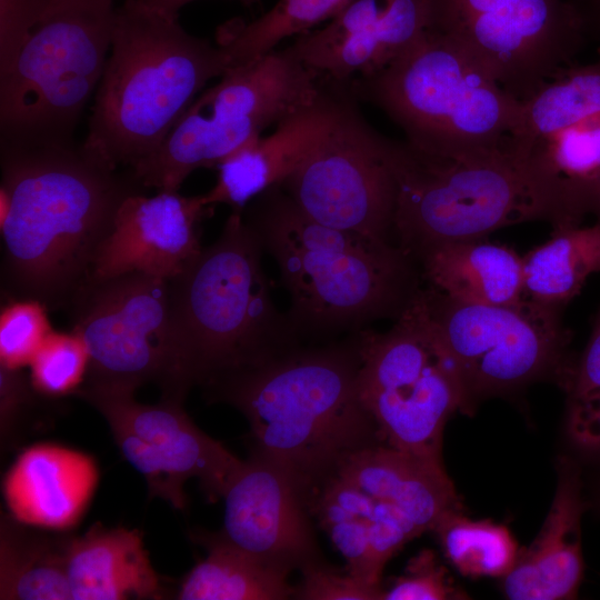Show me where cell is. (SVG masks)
Listing matches in <instances>:
<instances>
[{
	"mask_svg": "<svg viewBox=\"0 0 600 600\" xmlns=\"http://www.w3.org/2000/svg\"><path fill=\"white\" fill-rule=\"evenodd\" d=\"M587 40L600 43V0H570Z\"/></svg>",
	"mask_w": 600,
	"mask_h": 600,
	"instance_id": "41",
	"label": "cell"
},
{
	"mask_svg": "<svg viewBox=\"0 0 600 600\" xmlns=\"http://www.w3.org/2000/svg\"><path fill=\"white\" fill-rule=\"evenodd\" d=\"M69 309L72 331L89 354L82 386L134 392L153 382L161 397L184 400L169 279L139 272L88 277Z\"/></svg>",
	"mask_w": 600,
	"mask_h": 600,
	"instance_id": "12",
	"label": "cell"
},
{
	"mask_svg": "<svg viewBox=\"0 0 600 600\" xmlns=\"http://www.w3.org/2000/svg\"><path fill=\"white\" fill-rule=\"evenodd\" d=\"M99 480L94 459L81 451L38 443L23 450L3 481L10 514L29 526L66 531L83 516Z\"/></svg>",
	"mask_w": 600,
	"mask_h": 600,
	"instance_id": "20",
	"label": "cell"
},
{
	"mask_svg": "<svg viewBox=\"0 0 600 600\" xmlns=\"http://www.w3.org/2000/svg\"><path fill=\"white\" fill-rule=\"evenodd\" d=\"M213 208L202 194L159 191L152 197L142 192L129 196L96 253L89 277L130 272L176 277L201 251V223Z\"/></svg>",
	"mask_w": 600,
	"mask_h": 600,
	"instance_id": "17",
	"label": "cell"
},
{
	"mask_svg": "<svg viewBox=\"0 0 600 600\" xmlns=\"http://www.w3.org/2000/svg\"><path fill=\"white\" fill-rule=\"evenodd\" d=\"M586 510L578 466L558 462L556 493L532 543L520 550L503 578V592L512 600L574 599L583 579L581 519Z\"/></svg>",
	"mask_w": 600,
	"mask_h": 600,
	"instance_id": "19",
	"label": "cell"
},
{
	"mask_svg": "<svg viewBox=\"0 0 600 600\" xmlns=\"http://www.w3.org/2000/svg\"><path fill=\"white\" fill-rule=\"evenodd\" d=\"M598 54L589 64L563 68L521 101L514 152L538 137L600 113V48Z\"/></svg>",
	"mask_w": 600,
	"mask_h": 600,
	"instance_id": "30",
	"label": "cell"
},
{
	"mask_svg": "<svg viewBox=\"0 0 600 600\" xmlns=\"http://www.w3.org/2000/svg\"><path fill=\"white\" fill-rule=\"evenodd\" d=\"M207 550L182 579L179 600H281L294 596L289 571L268 566L230 544L218 533H196Z\"/></svg>",
	"mask_w": 600,
	"mask_h": 600,
	"instance_id": "28",
	"label": "cell"
},
{
	"mask_svg": "<svg viewBox=\"0 0 600 600\" xmlns=\"http://www.w3.org/2000/svg\"><path fill=\"white\" fill-rule=\"evenodd\" d=\"M422 296L430 320L452 366L466 411L481 398L571 371V333L556 308L527 298L502 306L452 300L428 287Z\"/></svg>",
	"mask_w": 600,
	"mask_h": 600,
	"instance_id": "11",
	"label": "cell"
},
{
	"mask_svg": "<svg viewBox=\"0 0 600 600\" xmlns=\"http://www.w3.org/2000/svg\"><path fill=\"white\" fill-rule=\"evenodd\" d=\"M76 394L106 419L122 457L146 480L149 497L174 509L186 508L184 484L192 478L210 501L222 498L242 464L194 424L182 399L161 397L156 404H144L136 401L134 392L88 386Z\"/></svg>",
	"mask_w": 600,
	"mask_h": 600,
	"instance_id": "15",
	"label": "cell"
},
{
	"mask_svg": "<svg viewBox=\"0 0 600 600\" xmlns=\"http://www.w3.org/2000/svg\"><path fill=\"white\" fill-rule=\"evenodd\" d=\"M66 571L72 600L167 598L138 529L96 523L71 536Z\"/></svg>",
	"mask_w": 600,
	"mask_h": 600,
	"instance_id": "25",
	"label": "cell"
},
{
	"mask_svg": "<svg viewBox=\"0 0 600 600\" xmlns=\"http://www.w3.org/2000/svg\"><path fill=\"white\" fill-rule=\"evenodd\" d=\"M433 531L449 562L468 578H504L514 567L519 547L507 526L472 520L453 511Z\"/></svg>",
	"mask_w": 600,
	"mask_h": 600,
	"instance_id": "32",
	"label": "cell"
},
{
	"mask_svg": "<svg viewBox=\"0 0 600 600\" xmlns=\"http://www.w3.org/2000/svg\"><path fill=\"white\" fill-rule=\"evenodd\" d=\"M89 354L83 340L71 332L52 331L30 363V380L46 398L76 393L83 384Z\"/></svg>",
	"mask_w": 600,
	"mask_h": 600,
	"instance_id": "33",
	"label": "cell"
},
{
	"mask_svg": "<svg viewBox=\"0 0 600 600\" xmlns=\"http://www.w3.org/2000/svg\"><path fill=\"white\" fill-rule=\"evenodd\" d=\"M242 217L277 263L301 340L397 319L420 290L418 263L399 246L319 223L279 184L249 202Z\"/></svg>",
	"mask_w": 600,
	"mask_h": 600,
	"instance_id": "2",
	"label": "cell"
},
{
	"mask_svg": "<svg viewBox=\"0 0 600 600\" xmlns=\"http://www.w3.org/2000/svg\"><path fill=\"white\" fill-rule=\"evenodd\" d=\"M294 596L306 600H381L383 588L366 583L351 573L342 574L313 561L302 569Z\"/></svg>",
	"mask_w": 600,
	"mask_h": 600,
	"instance_id": "36",
	"label": "cell"
},
{
	"mask_svg": "<svg viewBox=\"0 0 600 600\" xmlns=\"http://www.w3.org/2000/svg\"><path fill=\"white\" fill-rule=\"evenodd\" d=\"M396 182L392 234L416 261L438 244L482 239L511 224L546 220L514 154L451 158L380 133Z\"/></svg>",
	"mask_w": 600,
	"mask_h": 600,
	"instance_id": "7",
	"label": "cell"
},
{
	"mask_svg": "<svg viewBox=\"0 0 600 600\" xmlns=\"http://www.w3.org/2000/svg\"><path fill=\"white\" fill-rule=\"evenodd\" d=\"M568 430L580 448L600 451V389L570 399Z\"/></svg>",
	"mask_w": 600,
	"mask_h": 600,
	"instance_id": "39",
	"label": "cell"
},
{
	"mask_svg": "<svg viewBox=\"0 0 600 600\" xmlns=\"http://www.w3.org/2000/svg\"><path fill=\"white\" fill-rule=\"evenodd\" d=\"M49 310L32 299H10L0 314V364L21 369L53 331Z\"/></svg>",
	"mask_w": 600,
	"mask_h": 600,
	"instance_id": "34",
	"label": "cell"
},
{
	"mask_svg": "<svg viewBox=\"0 0 600 600\" xmlns=\"http://www.w3.org/2000/svg\"><path fill=\"white\" fill-rule=\"evenodd\" d=\"M353 0H278L259 18L243 22L228 21L219 28L218 46L237 67L276 49L286 38L309 32L331 20Z\"/></svg>",
	"mask_w": 600,
	"mask_h": 600,
	"instance_id": "31",
	"label": "cell"
},
{
	"mask_svg": "<svg viewBox=\"0 0 600 600\" xmlns=\"http://www.w3.org/2000/svg\"><path fill=\"white\" fill-rule=\"evenodd\" d=\"M360 363L358 331L340 342L296 346L206 392L241 411L253 453L283 467L310 496L350 453L380 440L359 397Z\"/></svg>",
	"mask_w": 600,
	"mask_h": 600,
	"instance_id": "3",
	"label": "cell"
},
{
	"mask_svg": "<svg viewBox=\"0 0 600 600\" xmlns=\"http://www.w3.org/2000/svg\"><path fill=\"white\" fill-rule=\"evenodd\" d=\"M563 388L570 399L600 389V310L586 348L578 361L572 364Z\"/></svg>",
	"mask_w": 600,
	"mask_h": 600,
	"instance_id": "40",
	"label": "cell"
},
{
	"mask_svg": "<svg viewBox=\"0 0 600 600\" xmlns=\"http://www.w3.org/2000/svg\"><path fill=\"white\" fill-rule=\"evenodd\" d=\"M367 494L398 508L420 533L462 510L443 463L387 444H370L344 458L336 473Z\"/></svg>",
	"mask_w": 600,
	"mask_h": 600,
	"instance_id": "23",
	"label": "cell"
},
{
	"mask_svg": "<svg viewBox=\"0 0 600 600\" xmlns=\"http://www.w3.org/2000/svg\"><path fill=\"white\" fill-rule=\"evenodd\" d=\"M310 507L348 564V572L382 588L386 563L408 541L416 527L396 507L378 500L333 474L314 492Z\"/></svg>",
	"mask_w": 600,
	"mask_h": 600,
	"instance_id": "22",
	"label": "cell"
},
{
	"mask_svg": "<svg viewBox=\"0 0 600 600\" xmlns=\"http://www.w3.org/2000/svg\"><path fill=\"white\" fill-rule=\"evenodd\" d=\"M359 344L358 392L380 441L442 462L444 426L466 407L422 288L388 331L360 330Z\"/></svg>",
	"mask_w": 600,
	"mask_h": 600,
	"instance_id": "10",
	"label": "cell"
},
{
	"mask_svg": "<svg viewBox=\"0 0 600 600\" xmlns=\"http://www.w3.org/2000/svg\"><path fill=\"white\" fill-rule=\"evenodd\" d=\"M220 534L250 557L286 571L317 561L309 493L283 467L256 453L231 478Z\"/></svg>",
	"mask_w": 600,
	"mask_h": 600,
	"instance_id": "16",
	"label": "cell"
},
{
	"mask_svg": "<svg viewBox=\"0 0 600 600\" xmlns=\"http://www.w3.org/2000/svg\"><path fill=\"white\" fill-rule=\"evenodd\" d=\"M522 259L524 297L560 309L580 292L591 274L600 272V222L556 228L547 242Z\"/></svg>",
	"mask_w": 600,
	"mask_h": 600,
	"instance_id": "29",
	"label": "cell"
},
{
	"mask_svg": "<svg viewBox=\"0 0 600 600\" xmlns=\"http://www.w3.org/2000/svg\"><path fill=\"white\" fill-rule=\"evenodd\" d=\"M334 82L326 78L323 92L310 108L280 123L274 131L239 149L217 166L216 184L206 204H228L242 212L256 197L279 184L300 163L328 122Z\"/></svg>",
	"mask_w": 600,
	"mask_h": 600,
	"instance_id": "24",
	"label": "cell"
},
{
	"mask_svg": "<svg viewBox=\"0 0 600 600\" xmlns=\"http://www.w3.org/2000/svg\"><path fill=\"white\" fill-rule=\"evenodd\" d=\"M230 67L220 46L190 34L178 17L123 0L83 147L113 169H132L158 150L201 89Z\"/></svg>",
	"mask_w": 600,
	"mask_h": 600,
	"instance_id": "4",
	"label": "cell"
},
{
	"mask_svg": "<svg viewBox=\"0 0 600 600\" xmlns=\"http://www.w3.org/2000/svg\"><path fill=\"white\" fill-rule=\"evenodd\" d=\"M52 0H0V72L11 63Z\"/></svg>",
	"mask_w": 600,
	"mask_h": 600,
	"instance_id": "38",
	"label": "cell"
},
{
	"mask_svg": "<svg viewBox=\"0 0 600 600\" xmlns=\"http://www.w3.org/2000/svg\"><path fill=\"white\" fill-rule=\"evenodd\" d=\"M326 78L291 47L230 68L197 97L150 157L131 170L142 188L178 191L200 168H217L229 156L313 106Z\"/></svg>",
	"mask_w": 600,
	"mask_h": 600,
	"instance_id": "8",
	"label": "cell"
},
{
	"mask_svg": "<svg viewBox=\"0 0 600 600\" xmlns=\"http://www.w3.org/2000/svg\"><path fill=\"white\" fill-rule=\"evenodd\" d=\"M50 531L1 517L0 599L72 600L66 571L71 534Z\"/></svg>",
	"mask_w": 600,
	"mask_h": 600,
	"instance_id": "27",
	"label": "cell"
},
{
	"mask_svg": "<svg viewBox=\"0 0 600 600\" xmlns=\"http://www.w3.org/2000/svg\"><path fill=\"white\" fill-rule=\"evenodd\" d=\"M114 0H52L0 72L1 142L69 141L101 80Z\"/></svg>",
	"mask_w": 600,
	"mask_h": 600,
	"instance_id": "9",
	"label": "cell"
},
{
	"mask_svg": "<svg viewBox=\"0 0 600 600\" xmlns=\"http://www.w3.org/2000/svg\"><path fill=\"white\" fill-rule=\"evenodd\" d=\"M140 188L131 171L120 174L71 140L1 142L4 294L69 309L120 206Z\"/></svg>",
	"mask_w": 600,
	"mask_h": 600,
	"instance_id": "1",
	"label": "cell"
},
{
	"mask_svg": "<svg viewBox=\"0 0 600 600\" xmlns=\"http://www.w3.org/2000/svg\"><path fill=\"white\" fill-rule=\"evenodd\" d=\"M358 103L346 82L334 81L328 122L279 186L319 223L389 241L396 182L380 133L363 118Z\"/></svg>",
	"mask_w": 600,
	"mask_h": 600,
	"instance_id": "14",
	"label": "cell"
},
{
	"mask_svg": "<svg viewBox=\"0 0 600 600\" xmlns=\"http://www.w3.org/2000/svg\"><path fill=\"white\" fill-rule=\"evenodd\" d=\"M262 249L242 212L169 279L170 310L183 386L206 389L301 344L274 304Z\"/></svg>",
	"mask_w": 600,
	"mask_h": 600,
	"instance_id": "5",
	"label": "cell"
},
{
	"mask_svg": "<svg viewBox=\"0 0 600 600\" xmlns=\"http://www.w3.org/2000/svg\"><path fill=\"white\" fill-rule=\"evenodd\" d=\"M417 263L428 287L459 302L502 306L526 298L522 257L484 238L438 244Z\"/></svg>",
	"mask_w": 600,
	"mask_h": 600,
	"instance_id": "26",
	"label": "cell"
},
{
	"mask_svg": "<svg viewBox=\"0 0 600 600\" xmlns=\"http://www.w3.org/2000/svg\"><path fill=\"white\" fill-rule=\"evenodd\" d=\"M553 229L580 226L600 188V113L536 138L516 152Z\"/></svg>",
	"mask_w": 600,
	"mask_h": 600,
	"instance_id": "21",
	"label": "cell"
},
{
	"mask_svg": "<svg viewBox=\"0 0 600 600\" xmlns=\"http://www.w3.org/2000/svg\"><path fill=\"white\" fill-rule=\"evenodd\" d=\"M414 148L436 156L514 154L521 101L442 34L427 30L381 71L346 82Z\"/></svg>",
	"mask_w": 600,
	"mask_h": 600,
	"instance_id": "6",
	"label": "cell"
},
{
	"mask_svg": "<svg viewBox=\"0 0 600 600\" xmlns=\"http://www.w3.org/2000/svg\"><path fill=\"white\" fill-rule=\"evenodd\" d=\"M142 4L171 17H178L182 7L194 0H138ZM244 6H253L260 0H238Z\"/></svg>",
	"mask_w": 600,
	"mask_h": 600,
	"instance_id": "42",
	"label": "cell"
},
{
	"mask_svg": "<svg viewBox=\"0 0 600 600\" xmlns=\"http://www.w3.org/2000/svg\"><path fill=\"white\" fill-rule=\"evenodd\" d=\"M592 213L596 214V217L598 219L597 221L600 222V188H599V191H598V196H597V200H596Z\"/></svg>",
	"mask_w": 600,
	"mask_h": 600,
	"instance_id": "43",
	"label": "cell"
},
{
	"mask_svg": "<svg viewBox=\"0 0 600 600\" xmlns=\"http://www.w3.org/2000/svg\"><path fill=\"white\" fill-rule=\"evenodd\" d=\"M429 24L427 0H353L324 28L298 36L290 47L308 67L343 83L388 67Z\"/></svg>",
	"mask_w": 600,
	"mask_h": 600,
	"instance_id": "18",
	"label": "cell"
},
{
	"mask_svg": "<svg viewBox=\"0 0 600 600\" xmlns=\"http://www.w3.org/2000/svg\"><path fill=\"white\" fill-rule=\"evenodd\" d=\"M40 394L21 369L0 364L1 444L8 447L24 430ZM44 397V396H43Z\"/></svg>",
	"mask_w": 600,
	"mask_h": 600,
	"instance_id": "37",
	"label": "cell"
},
{
	"mask_svg": "<svg viewBox=\"0 0 600 600\" xmlns=\"http://www.w3.org/2000/svg\"><path fill=\"white\" fill-rule=\"evenodd\" d=\"M429 30L454 43L524 101L587 41L570 0H427Z\"/></svg>",
	"mask_w": 600,
	"mask_h": 600,
	"instance_id": "13",
	"label": "cell"
},
{
	"mask_svg": "<svg viewBox=\"0 0 600 600\" xmlns=\"http://www.w3.org/2000/svg\"><path fill=\"white\" fill-rule=\"evenodd\" d=\"M430 549H422L412 557L403 572L389 588L383 589L381 600H454L468 599Z\"/></svg>",
	"mask_w": 600,
	"mask_h": 600,
	"instance_id": "35",
	"label": "cell"
}]
</instances>
